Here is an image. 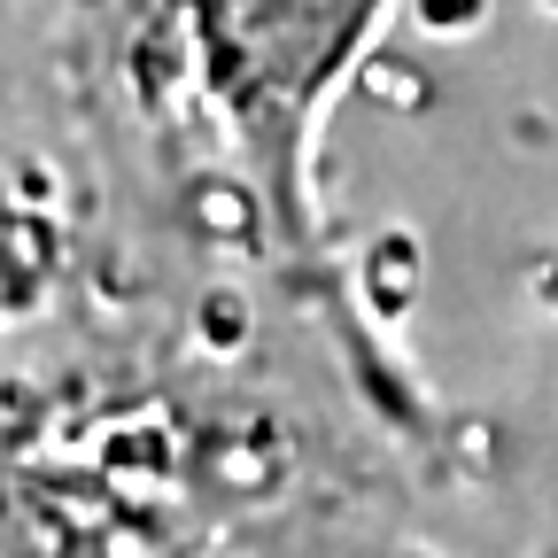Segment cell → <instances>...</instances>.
I'll list each match as a JSON object with an SVG mask.
<instances>
[{"mask_svg": "<svg viewBox=\"0 0 558 558\" xmlns=\"http://www.w3.org/2000/svg\"><path fill=\"white\" fill-rule=\"evenodd\" d=\"M209 94L226 101L241 148L279 202V218H303V148L311 117L341 86L349 54L365 47L388 0H186Z\"/></svg>", "mask_w": 558, "mask_h": 558, "instance_id": "obj_1", "label": "cell"}]
</instances>
